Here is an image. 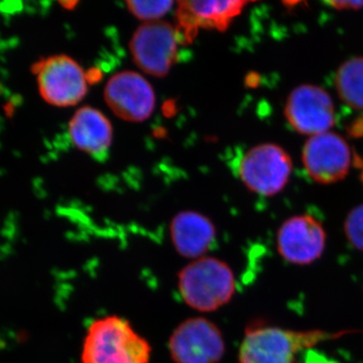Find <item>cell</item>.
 Listing matches in <instances>:
<instances>
[{
    "mask_svg": "<svg viewBox=\"0 0 363 363\" xmlns=\"http://www.w3.org/2000/svg\"><path fill=\"white\" fill-rule=\"evenodd\" d=\"M104 100L119 118L130 123L149 119L156 108V93L142 74L121 71L107 81Z\"/></svg>",
    "mask_w": 363,
    "mask_h": 363,
    "instance_id": "ba28073f",
    "label": "cell"
},
{
    "mask_svg": "<svg viewBox=\"0 0 363 363\" xmlns=\"http://www.w3.org/2000/svg\"><path fill=\"white\" fill-rule=\"evenodd\" d=\"M286 121L302 135L328 133L335 123V109L330 95L318 86L305 84L289 95L285 107Z\"/></svg>",
    "mask_w": 363,
    "mask_h": 363,
    "instance_id": "9c48e42d",
    "label": "cell"
},
{
    "mask_svg": "<svg viewBox=\"0 0 363 363\" xmlns=\"http://www.w3.org/2000/svg\"><path fill=\"white\" fill-rule=\"evenodd\" d=\"M40 94L47 104L70 107L84 99L88 78L78 62L66 55L40 60L33 65Z\"/></svg>",
    "mask_w": 363,
    "mask_h": 363,
    "instance_id": "277c9868",
    "label": "cell"
},
{
    "mask_svg": "<svg viewBox=\"0 0 363 363\" xmlns=\"http://www.w3.org/2000/svg\"><path fill=\"white\" fill-rule=\"evenodd\" d=\"M168 348L175 363H219L225 354L226 344L214 322L197 316L184 320L174 329Z\"/></svg>",
    "mask_w": 363,
    "mask_h": 363,
    "instance_id": "5b68a950",
    "label": "cell"
},
{
    "mask_svg": "<svg viewBox=\"0 0 363 363\" xmlns=\"http://www.w3.org/2000/svg\"><path fill=\"white\" fill-rule=\"evenodd\" d=\"M178 16L186 28H203L226 30L240 16L247 1L234 0H191L178 2Z\"/></svg>",
    "mask_w": 363,
    "mask_h": 363,
    "instance_id": "5bb4252c",
    "label": "cell"
},
{
    "mask_svg": "<svg viewBox=\"0 0 363 363\" xmlns=\"http://www.w3.org/2000/svg\"><path fill=\"white\" fill-rule=\"evenodd\" d=\"M339 96L353 108L363 111V57L346 61L336 74Z\"/></svg>",
    "mask_w": 363,
    "mask_h": 363,
    "instance_id": "9a60e30c",
    "label": "cell"
},
{
    "mask_svg": "<svg viewBox=\"0 0 363 363\" xmlns=\"http://www.w3.org/2000/svg\"><path fill=\"white\" fill-rule=\"evenodd\" d=\"M178 30L166 21L147 23L138 26L130 43L135 65L147 75L164 77L178 58Z\"/></svg>",
    "mask_w": 363,
    "mask_h": 363,
    "instance_id": "8992f818",
    "label": "cell"
},
{
    "mask_svg": "<svg viewBox=\"0 0 363 363\" xmlns=\"http://www.w3.org/2000/svg\"><path fill=\"white\" fill-rule=\"evenodd\" d=\"M178 290L188 307L211 313L228 304L236 290L233 269L223 260L206 257L191 260L178 274Z\"/></svg>",
    "mask_w": 363,
    "mask_h": 363,
    "instance_id": "3957f363",
    "label": "cell"
},
{
    "mask_svg": "<svg viewBox=\"0 0 363 363\" xmlns=\"http://www.w3.org/2000/svg\"><path fill=\"white\" fill-rule=\"evenodd\" d=\"M176 2L171 0H145V1H130L126 2L128 11L138 20L147 23H156L160 21L173 9Z\"/></svg>",
    "mask_w": 363,
    "mask_h": 363,
    "instance_id": "2e32d148",
    "label": "cell"
},
{
    "mask_svg": "<svg viewBox=\"0 0 363 363\" xmlns=\"http://www.w3.org/2000/svg\"><path fill=\"white\" fill-rule=\"evenodd\" d=\"M292 173L288 152L272 143H264L248 150L240 164L243 184L257 194L274 196L281 192Z\"/></svg>",
    "mask_w": 363,
    "mask_h": 363,
    "instance_id": "52a82bcc",
    "label": "cell"
},
{
    "mask_svg": "<svg viewBox=\"0 0 363 363\" xmlns=\"http://www.w3.org/2000/svg\"><path fill=\"white\" fill-rule=\"evenodd\" d=\"M152 346L125 318H98L86 332L81 363H150Z\"/></svg>",
    "mask_w": 363,
    "mask_h": 363,
    "instance_id": "7a4b0ae2",
    "label": "cell"
},
{
    "mask_svg": "<svg viewBox=\"0 0 363 363\" xmlns=\"http://www.w3.org/2000/svg\"><path fill=\"white\" fill-rule=\"evenodd\" d=\"M303 162L307 173L317 183H336L350 172V145L342 136L330 131L311 136L303 150Z\"/></svg>",
    "mask_w": 363,
    "mask_h": 363,
    "instance_id": "8fae6325",
    "label": "cell"
},
{
    "mask_svg": "<svg viewBox=\"0 0 363 363\" xmlns=\"http://www.w3.org/2000/svg\"><path fill=\"white\" fill-rule=\"evenodd\" d=\"M211 219L193 210L179 212L169 224L172 245L181 257L191 260L206 257L216 241Z\"/></svg>",
    "mask_w": 363,
    "mask_h": 363,
    "instance_id": "7c38bea8",
    "label": "cell"
},
{
    "mask_svg": "<svg viewBox=\"0 0 363 363\" xmlns=\"http://www.w3.org/2000/svg\"><path fill=\"white\" fill-rule=\"evenodd\" d=\"M277 247L281 257L297 266H308L323 255L326 233L321 222L311 215H298L279 229Z\"/></svg>",
    "mask_w": 363,
    "mask_h": 363,
    "instance_id": "30bf717a",
    "label": "cell"
},
{
    "mask_svg": "<svg viewBox=\"0 0 363 363\" xmlns=\"http://www.w3.org/2000/svg\"><path fill=\"white\" fill-rule=\"evenodd\" d=\"M350 332L353 331L289 330L257 321L245 330L238 363H295L302 351Z\"/></svg>",
    "mask_w": 363,
    "mask_h": 363,
    "instance_id": "6da1fadb",
    "label": "cell"
},
{
    "mask_svg": "<svg viewBox=\"0 0 363 363\" xmlns=\"http://www.w3.org/2000/svg\"><path fill=\"white\" fill-rule=\"evenodd\" d=\"M329 6H333L334 9H359L363 7V1H329L327 2Z\"/></svg>",
    "mask_w": 363,
    "mask_h": 363,
    "instance_id": "ac0fdd59",
    "label": "cell"
},
{
    "mask_svg": "<svg viewBox=\"0 0 363 363\" xmlns=\"http://www.w3.org/2000/svg\"><path fill=\"white\" fill-rule=\"evenodd\" d=\"M69 135L78 150L95 159H102L111 149L113 128L101 111L94 107L83 106L72 117Z\"/></svg>",
    "mask_w": 363,
    "mask_h": 363,
    "instance_id": "4fadbf2b",
    "label": "cell"
},
{
    "mask_svg": "<svg viewBox=\"0 0 363 363\" xmlns=\"http://www.w3.org/2000/svg\"><path fill=\"white\" fill-rule=\"evenodd\" d=\"M344 230L350 245L363 252V204L353 208L348 213Z\"/></svg>",
    "mask_w": 363,
    "mask_h": 363,
    "instance_id": "e0dca14e",
    "label": "cell"
}]
</instances>
